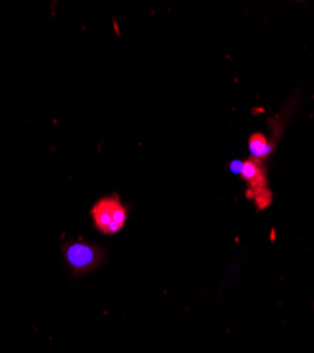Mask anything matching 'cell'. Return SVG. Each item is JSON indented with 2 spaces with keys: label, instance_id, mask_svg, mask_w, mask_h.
Listing matches in <instances>:
<instances>
[{
  "label": "cell",
  "instance_id": "1",
  "mask_svg": "<svg viewBox=\"0 0 314 353\" xmlns=\"http://www.w3.org/2000/svg\"><path fill=\"white\" fill-rule=\"evenodd\" d=\"M95 228L104 234H115L124 229L128 211L118 195L101 198L91 210Z\"/></svg>",
  "mask_w": 314,
  "mask_h": 353
},
{
  "label": "cell",
  "instance_id": "2",
  "mask_svg": "<svg viewBox=\"0 0 314 353\" xmlns=\"http://www.w3.org/2000/svg\"><path fill=\"white\" fill-rule=\"evenodd\" d=\"M239 175L248 184L246 198L252 199L259 210H266L272 203V191L268 184L264 163L249 157L242 161Z\"/></svg>",
  "mask_w": 314,
  "mask_h": 353
},
{
  "label": "cell",
  "instance_id": "3",
  "mask_svg": "<svg viewBox=\"0 0 314 353\" xmlns=\"http://www.w3.org/2000/svg\"><path fill=\"white\" fill-rule=\"evenodd\" d=\"M64 256L74 272L81 274L95 269L101 263L104 253L99 248L94 245L75 242L64 248Z\"/></svg>",
  "mask_w": 314,
  "mask_h": 353
},
{
  "label": "cell",
  "instance_id": "4",
  "mask_svg": "<svg viewBox=\"0 0 314 353\" xmlns=\"http://www.w3.org/2000/svg\"><path fill=\"white\" fill-rule=\"evenodd\" d=\"M249 152H251V157L255 160H259V161H265L269 159V156L272 154L273 147L269 143L268 137L262 133H253L249 137Z\"/></svg>",
  "mask_w": 314,
  "mask_h": 353
}]
</instances>
